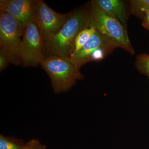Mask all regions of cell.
I'll return each mask as SVG.
<instances>
[{
	"mask_svg": "<svg viewBox=\"0 0 149 149\" xmlns=\"http://www.w3.org/2000/svg\"><path fill=\"white\" fill-rule=\"evenodd\" d=\"M21 57L24 67L37 66L45 58L44 40L35 22L30 23L24 29Z\"/></svg>",
	"mask_w": 149,
	"mask_h": 149,
	"instance_id": "cell-5",
	"label": "cell"
},
{
	"mask_svg": "<svg viewBox=\"0 0 149 149\" xmlns=\"http://www.w3.org/2000/svg\"><path fill=\"white\" fill-rule=\"evenodd\" d=\"M136 68L142 74L149 75V54H141L136 57Z\"/></svg>",
	"mask_w": 149,
	"mask_h": 149,
	"instance_id": "cell-13",
	"label": "cell"
},
{
	"mask_svg": "<svg viewBox=\"0 0 149 149\" xmlns=\"http://www.w3.org/2000/svg\"><path fill=\"white\" fill-rule=\"evenodd\" d=\"M129 3L131 13L139 18L143 19L149 10V0H131Z\"/></svg>",
	"mask_w": 149,
	"mask_h": 149,
	"instance_id": "cell-11",
	"label": "cell"
},
{
	"mask_svg": "<svg viewBox=\"0 0 149 149\" xmlns=\"http://www.w3.org/2000/svg\"><path fill=\"white\" fill-rule=\"evenodd\" d=\"M25 149H46V147L37 139H32L26 143Z\"/></svg>",
	"mask_w": 149,
	"mask_h": 149,
	"instance_id": "cell-15",
	"label": "cell"
},
{
	"mask_svg": "<svg viewBox=\"0 0 149 149\" xmlns=\"http://www.w3.org/2000/svg\"><path fill=\"white\" fill-rule=\"evenodd\" d=\"M24 30L10 15L0 11V49L8 54L11 63L22 65L21 47Z\"/></svg>",
	"mask_w": 149,
	"mask_h": 149,
	"instance_id": "cell-4",
	"label": "cell"
},
{
	"mask_svg": "<svg viewBox=\"0 0 149 149\" xmlns=\"http://www.w3.org/2000/svg\"><path fill=\"white\" fill-rule=\"evenodd\" d=\"M88 11V27H93L130 54H135L126 29L117 19L100 8L94 1Z\"/></svg>",
	"mask_w": 149,
	"mask_h": 149,
	"instance_id": "cell-2",
	"label": "cell"
},
{
	"mask_svg": "<svg viewBox=\"0 0 149 149\" xmlns=\"http://www.w3.org/2000/svg\"><path fill=\"white\" fill-rule=\"evenodd\" d=\"M40 65L47 73L55 94L65 93L76 84L77 80L83 78L80 69L70 58L64 57H47Z\"/></svg>",
	"mask_w": 149,
	"mask_h": 149,
	"instance_id": "cell-3",
	"label": "cell"
},
{
	"mask_svg": "<svg viewBox=\"0 0 149 149\" xmlns=\"http://www.w3.org/2000/svg\"><path fill=\"white\" fill-rule=\"evenodd\" d=\"M11 63L9 56L2 49H0V71L2 72L3 70L6 68L9 64Z\"/></svg>",
	"mask_w": 149,
	"mask_h": 149,
	"instance_id": "cell-14",
	"label": "cell"
},
{
	"mask_svg": "<svg viewBox=\"0 0 149 149\" xmlns=\"http://www.w3.org/2000/svg\"><path fill=\"white\" fill-rule=\"evenodd\" d=\"M0 10L10 15L24 30L30 23L36 22V0H1Z\"/></svg>",
	"mask_w": 149,
	"mask_h": 149,
	"instance_id": "cell-7",
	"label": "cell"
},
{
	"mask_svg": "<svg viewBox=\"0 0 149 149\" xmlns=\"http://www.w3.org/2000/svg\"><path fill=\"white\" fill-rule=\"evenodd\" d=\"M148 78H149V75H148Z\"/></svg>",
	"mask_w": 149,
	"mask_h": 149,
	"instance_id": "cell-17",
	"label": "cell"
},
{
	"mask_svg": "<svg viewBox=\"0 0 149 149\" xmlns=\"http://www.w3.org/2000/svg\"><path fill=\"white\" fill-rule=\"evenodd\" d=\"M100 8L116 18L127 29V17L124 3L120 0H94Z\"/></svg>",
	"mask_w": 149,
	"mask_h": 149,
	"instance_id": "cell-9",
	"label": "cell"
},
{
	"mask_svg": "<svg viewBox=\"0 0 149 149\" xmlns=\"http://www.w3.org/2000/svg\"><path fill=\"white\" fill-rule=\"evenodd\" d=\"M88 9L80 8L67 14L64 24L56 33L44 40L45 57L58 56L70 58L74 52L75 38L88 27Z\"/></svg>",
	"mask_w": 149,
	"mask_h": 149,
	"instance_id": "cell-1",
	"label": "cell"
},
{
	"mask_svg": "<svg viewBox=\"0 0 149 149\" xmlns=\"http://www.w3.org/2000/svg\"><path fill=\"white\" fill-rule=\"evenodd\" d=\"M36 21L43 40L56 34L62 27L67 14L56 12L42 0H36Z\"/></svg>",
	"mask_w": 149,
	"mask_h": 149,
	"instance_id": "cell-6",
	"label": "cell"
},
{
	"mask_svg": "<svg viewBox=\"0 0 149 149\" xmlns=\"http://www.w3.org/2000/svg\"><path fill=\"white\" fill-rule=\"evenodd\" d=\"M96 31V29L93 27H88L82 29L79 32L74 40V52L72 54L79 51L88 42Z\"/></svg>",
	"mask_w": 149,
	"mask_h": 149,
	"instance_id": "cell-10",
	"label": "cell"
},
{
	"mask_svg": "<svg viewBox=\"0 0 149 149\" xmlns=\"http://www.w3.org/2000/svg\"><path fill=\"white\" fill-rule=\"evenodd\" d=\"M113 42L96 30L95 32L79 51L70 56V60L78 69L85 63L89 57L96 49L108 43Z\"/></svg>",
	"mask_w": 149,
	"mask_h": 149,
	"instance_id": "cell-8",
	"label": "cell"
},
{
	"mask_svg": "<svg viewBox=\"0 0 149 149\" xmlns=\"http://www.w3.org/2000/svg\"><path fill=\"white\" fill-rule=\"evenodd\" d=\"M26 144L17 139L0 136V149H25Z\"/></svg>",
	"mask_w": 149,
	"mask_h": 149,
	"instance_id": "cell-12",
	"label": "cell"
},
{
	"mask_svg": "<svg viewBox=\"0 0 149 149\" xmlns=\"http://www.w3.org/2000/svg\"><path fill=\"white\" fill-rule=\"evenodd\" d=\"M142 25L149 31V10H147L143 18Z\"/></svg>",
	"mask_w": 149,
	"mask_h": 149,
	"instance_id": "cell-16",
	"label": "cell"
}]
</instances>
